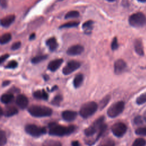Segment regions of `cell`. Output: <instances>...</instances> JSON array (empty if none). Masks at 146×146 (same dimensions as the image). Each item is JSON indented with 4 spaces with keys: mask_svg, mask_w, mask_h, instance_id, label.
<instances>
[{
    "mask_svg": "<svg viewBox=\"0 0 146 146\" xmlns=\"http://www.w3.org/2000/svg\"><path fill=\"white\" fill-rule=\"evenodd\" d=\"M15 20L14 15H7L5 17H3L1 20V25L3 27H8Z\"/></svg>",
    "mask_w": 146,
    "mask_h": 146,
    "instance_id": "obj_15",
    "label": "cell"
},
{
    "mask_svg": "<svg viewBox=\"0 0 146 146\" xmlns=\"http://www.w3.org/2000/svg\"><path fill=\"white\" fill-rule=\"evenodd\" d=\"M79 24V22H70L66 23L64 24H63L60 26V28H70V27H76L78 26Z\"/></svg>",
    "mask_w": 146,
    "mask_h": 146,
    "instance_id": "obj_31",
    "label": "cell"
},
{
    "mask_svg": "<svg viewBox=\"0 0 146 146\" xmlns=\"http://www.w3.org/2000/svg\"><path fill=\"white\" fill-rule=\"evenodd\" d=\"M21 42H19H19H16L14 44H12V46L11 47V48L13 50H16L21 47Z\"/></svg>",
    "mask_w": 146,
    "mask_h": 146,
    "instance_id": "obj_39",
    "label": "cell"
},
{
    "mask_svg": "<svg viewBox=\"0 0 146 146\" xmlns=\"http://www.w3.org/2000/svg\"><path fill=\"white\" fill-rule=\"evenodd\" d=\"M46 43L47 46L49 47L50 50L52 51H55L56 49V48L58 47V46L56 38H54V37L48 39L46 40Z\"/></svg>",
    "mask_w": 146,
    "mask_h": 146,
    "instance_id": "obj_18",
    "label": "cell"
},
{
    "mask_svg": "<svg viewBox=\"0 0 146 146\" xmlns=\"http://www.w3.org/2000/svg\"><path fill=\"white\" fill-rule=\"evenodd\" d=\"M137 1L139 2H146V0H137Z\"/></svg>",
    "mask_w": 146,
    "mask_h": 146,
    "instance_id": "obj_46",
    "label": "cell"
},
{
    "mask_svg": "<svg viewBox=\"0 0 146 146\" xmlns=\"http://www.w3.org/2000/svg\"><path fill=\"white\" fill-rule=\"evenodd\" d=\"M127 129V127L126 125L124 123L121 122L116 123L111 127L112 132L115 136L117 137L123 136L125 133Z\"/></svg>",
    "mask_w": 146,
    "mask_h": 146,
    "instance_id": "obj_8",
    "label": "cell"
},
{
    "mask_svg": "<svg viewBox=\"0 0 146 146\" xmlns=\"http://www.w3.org/2000/svg\"><path fill=\"white\" fill-rule=\"evenodd\" d=\"M1 6L2 8H6L7 6V1L6 0H0Z\"/></svg>",
    "mask_w": 146,
    "mask_h": 146,
    "instance_id": "obj_41",
    "label": "cell"
},
{
    "mask_svg": "<svg viewBox=\"0 0 146 146\" xmlns=\"http://www.w3.org/2000/svg\"><path fill=\"white\" fill-rule=\"evenodd\" d=\"M127 67L126 63L123 59L117 60L114 64V71L116 74L122 73Z\"/></svg>",
    "mask_w": 146,
    "mask_h": 146,
    "instance_id": "obj_11",
    "label": "cell"
},
{
    "mask_svg": "<svg viewBox=\"0 0 146 146\" xmlns=\"http://www.w3.org/2000/svg\"><path fill=\"white\" fill-rule=\"evenodd\" d=\"M14 99V95L11 93L4 94L2 95L1 98V102L3 104H9Z\"/></svg>",
    "mask_w": 146,
    "mask_h": 146,
    "instance_id": "obj_22",
    "label": "cell"
},
{
    "mask_svg": "<svg viewBox=\"0 0 146 146\" xmlns=\"http://www.w3.org/2000/svg\"><path fill=\"white\" fill-rule=\"evenodd\" d=\"M98 146H115V141L110 138H106L102 140Z\"/></svg>",
    "mask_w": 146,
    "mask_h": 146,
    "instance_id": "obj_25",
    "label": "cell"
},
{
    "mask_svg": "<svg viewBox=\"0 0 146 146\" xmlns=\"http://www.w3.org/2000/svg\"><path fill=\"white\" fill-rule=\"evenodd\" d=\"M143 118H144V120H145V121L146 122V110L144 111V112L143 113Z\"/></svg>",
    "mask_w": 146,
    "mask_h": 146,
    "instance_id": "obj_45",
    "label": "cell"
},
{
    "mask_svg": "<svg viewBox=\"0 0 146 146\" xmlns=\"http://www.w3.org/2000/svg\"><path fill=\"white\" fill-rule=\"evenodd\" d=\"M25 131L27 133L33 137H39L46 133V129L44 127H40L35 124H29L25 126Z\"/></svg>",
    "mask_w": 146,
    "mask_h": 146,
    "instance_id": "obj_7",
    "label": "cell"
},
{
    "mask_svg": "<svg viewBox=\"0 0 146 146\" xmlns=\"http://www.w3.org/2000/svg\"><path fill=\"white\" fill-rule=\"evenodd\" d=\"M119 44L117 43V39L116 37L113 38L112 42L111 43V48L112 50H115L118 48Z\"/></svg>",
    "mask_w": 146,
    "mask_h": 146,
    "instance_id": "obj_38",
    "label": "cell"
},
{
    "mask_svg": "<svg viewBox=\"0 0 146 146\" xmlns=\"http://www.w3.org/2000/svg\"><path fill=\"white\" fill-rule=\"evenodd\" d=\"M7 141V138L6 136L5 132L1 130L0 131V145L3 146L4 145Z\"/></svg>",
    "mask_w": 146,
    "mask_h": 146,
    "instance_id": "obj_32",
    "label": "cell"
},
{
    "mask_svg": "<svg viewBox=\"0 0 146 146\" xmlns=\"http://www.w3.org/2000/svg\"><path fill=\"white\" fill-rule=\"evenodd\" d=\"M107 1H110V2H113V1H115V0H107Z\"/></svg>",
    "mask_w": 146,
    "mask_h": 146,
    "instance_id": "obj_47",
    "label": "cell"
},
{
    "mask_svg": "<svg viewBox=\"0 0 146 146\" xmlns=\"http://www.w3.org/2000/svg\"><path fill=\"white\" fill-rule=\"evenodd\" d=\"M107 125L106 124H103L102 125V127H100V128L99 129V131L98 132V133L96 135V137L95 139V142L96 141H97L103 135V134L104 133V132L107 129Z\"/></svg>",
    "mask_w": 146,
    "mask_h": 146,
    "instance_id": "obj_29",
    "label": "cell"
},
{
    "mask_svg": "<svg viewBox=\"0 0 146 146\" xmlns=\"http://www.w3.org/2000/svg\"><path fill=\"white\" fill-rule=\"evenodd\" d=\"M104 117L101 116L99 117L96 120H95L90 126L85 129L84 132L87 137H90L93 136L96 133L98 134V132L102 125L104 124Z\"/></svg>",
    "mask_w": 146,
    "mask_h": 146,
    "instance_id": "obj_5",
    "label": "cell"
},
{
    "mask_svg": "<svg viewBox=\"0 0 146 146\" xmlns=\"http://www.w3.org/2000/svg\"><path fill=\"white\" fill-rule=\"evenodd\" d=\"M63 98L61 95H58L56 96H55L54 99L52 100L51 101V104L53 105H55V106H59L60 103V102L62 101Z\"/></svg>",
    "mask_w": 146,
    "mask_h": 146,
    "instance_id": "obj_33",
    "label": "cell"
},
{
    "mask_svg": "<svg viewBox=\"0 0 146 146\" xmlns=\"http://www.w3.org/2000/svg\"><path fill=\"white\" fill-rule=\"evenodd\" d=\"M110 98H111L110 95H107L101 100V101L100 102V104H99L100 109H102V110L103 109L107 106V104L108 103V102L110 100Z\"/></svg>",
    "mask_w": 146,
    "mask_h": 146,
    "instance_id": "obj_27",
    "label": "cell"
},
{
    "mask_svg": "<svg viewBox=\"0 0 146 146\" xmlns=\"http://www.w3.org/2000/svg\"><path fill=\"white\" fill-rule=\"evenodd\" d=\"M17 106L21 109L26 108L29 104V100L27 98L22 94L18 95L15 100Z\"/></svg>",
    "mask_w": 146,
    "mask_h": 146,
    "instance_id": "obj_12",
    "label": "cell"
},
{
    "mask_svg": "<svg viewBox=\"0 0 146 146\" xmlns=\"http://www.w3.org/2000/svg\"><path fill=\"white\" fill-rule=\"evenodd\" d=\"M47 58V55H41L36 56L31 59V62L33 63H35V64L38 63H39V62L45 60Z\"/></svg>",
    "mask_w": 146,
    "mask_h": 146,
    "instance_id": "obj_26",
    "label": "cell"
},
{
    "mask_svg": "<svg viewBox=\"0 0 146 146\" xmlns=\"http://www.w3.org/2000/svg\"><path fill=\"white\" fill-rule=\"evenodd\" d=\"M146 141L143 138H137L133 143L132 146H145Z\"/></svg>",
    "mask_w": 146,
    "mask_h": 146,
    "instance_id": "obj_28",
    "label": "cell"
},
{
    "mask_svg": "<svg viewBox=\"0 0 146 146\" xmlns=\"http://www.w3.org/2000/svg\"><path fill=\"white\" fill-rule=\"evenodd\" d=\"M11 39V35L10 33H5L1 35L0 38V43L1 44H6L10 41Z\"/></svg>",
    "mask_w": 146,
    "mask_h": 146,
    "instance_id": "obj_24",
    "label": "cell"
},
{
    "mask_svg": "<svg viewBox=\"0 0 146 146\" xmlns=\"http://www.w3.org/2000/svg\"><path fill=\"white\" fill-rule=\"evenodd\" d=\"M144 120V118L141 116H137L134 118L133 121L136 125H141L143 123Z\"/></svg>",
    "mask_w": 146,
    "mask_h": 146,
    "instance_id": "obj_37",
    "label": "cell"
},
{
    "mask_svg": "<svg viewBox=\"0 0 146 146\" xmlns=\"http://www.w3.org/2000/svg\"><path fill=\"white\" fill-rule=\"evenodd\" d=\"M124 102L119 101L112 104L107 110V115L111 118L115 117L119 115L124 110Z\"/></svg>",
    "mask_w": 146,
    "mask_h": 146,
    "instance_id": "obj_6",
    "label": "cell"
},
{
    "mask_svg": "<svg viewBox=\"0 0 146 146\" xmlns=\"http://www.w3.org/2000/svg\"><path fill=\"white\" fill-rule=\"evenodd\" d=\"M84 51V47L80 44H76L70 47L67 50V54L69 55H76L82 54Z\"/></svg>",
    "mask_w": 146,
    "mask_h": 146,
    "instance_id": "obj_10",
    "label": "cell"
},
{
    "mask_svg": "<svg viewBox=\"0 0 146 146\" xmlns=\"http://www.w3.org/2000/svg\"><path fill=\"white\" fill-rule=\"evenodd\" d=\"M71 146H80V143L78 141H72L71 143Z\"/></svg>",
    "mask_w": 146,
    "mask_h": 146,
    "instance_id": "obj_42",
    "label": "cell"
},
{
    "mask_svg": "<svg viewBox=\"0 0 146 146\" xmlns=\"http://www.w3.org/2000/svg\"><path fill=\"white\" fill-rule=\"evenodd\" d=\"M42 146H62L60 141L55 140H47L44 141Z\"/></svg>",
    "mask_w": 146,
    "mask_h": 146,
    "instance_id": "obj_23",
    "label": "cell"
},
{
    "mask_svg": "<svg viewBox=\"0 0 146 146\" xmlns=\"http://www.w3.org/2000/svg\"><path fill=\"white\" fill-rule=\"evenodd\" d=\"M98 105L95 102H88L83 104L79 110L80 115L87 119L92 116L98 110Z\"/></svg>",
    "mask_w": 146,
    "mask_h": 146,
    "instance_id": "obj_3",
    "label": "cell"
},
{
    "mask_svg": "<svg viewBox=\"0 0 146 146\" xmlns=\"http://www.w3.org/2000/svg\"><path fill=\"white\" fill-rule=\"evenodd\" d=\"M18 63L15 60H11L9 62L7 65H6L5 67L7 68H15L17 67Z\"/></svg>",
    "mask_w": 146,
    "mask_h": 146,
    "instance_id": "obj_36",
    "label": "cell"
},
{
    "mask_svg": "<svg viewBox=\"0 0 146 146\" xmlns=\"http://www.w3.org/2000/svg\"><path fill=\"white\" fill-rule=\"evenodd\" d=\"M136 134L141 136H146V127H139L135 130Z\"/></svg>",
    "mask_w": 146,
    "mask_h": 146,
    "instance_id": "obj_35",
    "label": "cell"
},
{
    "mask_svg": "<svg viewBox=\"0 0 146 146\" xmlns=\"http://www.w3.org/2000/svg\"><path fill=\"white\" fill-rule=\"evenodd\" d=\"M80 66V63L76 60H71L68 62L65 67L63 68L62 72L64 75H68L79 68Z\"/></svg>",
    "mask_w": 146,
    "mask_h": 146,
    "instance_id": "obj_9",
    "label": "cell"
},
{
    "mask_svg": "<svg viewBox=\"0 0 146 146\" xmlns=\"http://www.w3.org/2000/svg\"><path fill=\"white\" fill-rule=\"evenodd\" d=\"M30 114L34 117H46L50 116L52 113L51 108L40 105H32L28 108Z\"/></svg>",
    "mask_w": 146,
    "mask_h": 146,
    "instance_id": "obj_2",
    "label": "cell"
},
{
    "mask_svg": "<svg viewBox=\"0 0 146 146\" xmlns=\"http://www.w3.org/2000/svg\"><path fill=\"white\" fill-rule=\"evenodd\" d=\"M18 112V111L16 107L14 106H7L4 111H3V115L6 117H10L13 115H16Z\"/></svg>",
    "mask_w": 146,
    "mask_h": 146,
    "instance_id": "obj_16",
    "label": "cell"
},
{
    "mask_svg": "<svg viewBox=\"0 0 146 146\" xmlns=\"http://www.w3.org/2000/svg\"><path fill=\"white\" fill-rule=\"evenodd\" d=\"M10 81H9V80H5V81L3 82V83H2V86H3V87L9 85V84H10Z\"/></svg>",
    "mask_w": 146,
    "mask_h": 146,
    "instance_id": "obj_43",
    "label": "cell"
},
{
    "mask_svg": "<svg viewBox=\"0 0 146 146\" xmlns=\"http://www.w3.org/2000/svg\"><path fill=\"white\" fill-rule=\"evenodd\" d=\"M79 16V13L78 11L73 10V11H70L68 12L65 15V18L68 19V18H77Z\"/></svg>",
    "mask_w": 146,
    "mask_h": 146,
    "instance_id": "obj_30",
    "label": "cell"
},
{
    "mask_svg": "<svg viewBox=\"0 0 146 146\" xmlns=\"http://www.w3.org/2000/svg\"><path fill=\"white\" fill-rule=\"evenodd\" d=\"M128 21L129 25L133 27H142L146 23V17L143 13L138 12L132 14L129 17Z\"/></svg>",
    "mask_w": 146,
    "mask_h": 146,
    "instance_id": "obj_4",
    "label": "cell"
},
{
    "mask_svg": "<svg viewBox=\"0 0 146 146\" xmlns=\"http://www.w3.org/2000/svg\"><path fill=\"white\" fill-rule=\"evenodd\" d=\"M35 34H34V33L31 34L30 35V37H29L30 40H33V39H34L35 38Z\"/></svg>",
    "mask_w": 146,
    "mask_h": 146,
    "instance_id": "obj_44",
    "label": "cell"
},
{
    "mask_svg": "<svg viewBox=\"0 0 146 146\" xmlns=\"http://www.w3.org/2000/svg\"><path fill=\"white\" fill-rule=\"evenodd\" d=\"M94 22L91 20L85 22L82 25V29L86 34H90L93 28Z\"/></svg>",
    "mask_w": 146,
    "mask_h": 146,
    "instance_id": "obj_20",
    "label": "cell"
},
{
    "mask_svg": "<svg viewBox=\"0 0 146 146\" xmlns=\"http://www.w3.org/2000/svg\"><path fill=\"white\" fill-rule=\"evenodd\" d=\"M33 96L35 98L38 99H43V100H47L48 99V94L47 92L44 90H38L35 91L33 93Z\"/></svg>",
    "mask_w": 146,
    "mask_h": 146,
    "instance_id": "obj_19",
    "label": "cell"
},
{
    "mask_svg": "<svg viewBox=\"0 0 146 146\" xmlns=\"http://www.w3.org/2000/svg\"><path fill=\"white\" fill-rule=\"evenodd\" d=\"M63 60L62 59H56L51 61L48 64V69L51 71H56L62 64Z\"/></svg>",
    "mask_w": 146,
    "mask_h": 146,
    "instance_id": "obj_14",
    "label": "cell"
},
{
    "mask_svg": "<svg viewBox=\"0 0 146 146\" xmlns=\"http://www.w3.org/2000/svg\"><path fill=\"white\" fill-rule=\"evenodd\" d=\"M83 74H77L74 79V81H73V84H74V86L75 88H78L79 87L82 83H83Z\"/></svg>",
    "mask_w": 146,
    "mask_h": 146,
    "instance_id": "obj_21",
    "label": "cell"
},
{
    "mask_svg": "<svg viewBox=\"0 0 146 146\" xmlns=\"http://www.w3.org/2000/svg\"><path fill=\"white\" fill-rule=\"evenodd\" d=\"M49 135L57 136H63L64 135H69L73 133L76 127L71 125L68 127L59 125L55 123H51L48 124Z\"/></svg>",
    "mask_w": 146,
    "mask_h": 146,
    "instance_id": "obj_1",
    "label": "cell"
},
{
    "mask_svg": "<svg viewBox=\"0 0 146 146\" xmlns=\"http://www.w3.org/2000/svg\"><path fill=\"white\" fill-rule=\"evenodd\" d=\"M134 47L136 52L139 55H144V49L142 42L140 39H136L134 43Z\"/></svg>",
    "mask_w": 146,
    "mask_h": 146,
    "instance_id": "obj_17",
    "label": "cell"
},
{
    "mask_svg": "<svg viewBox=\"0 0 146 146\" xmlns=\"http://www.w3.org/2000/svg\"><path fill=\"white\" fill-rule=\"evenodd\" d=\"M146 102V93L140 95L136 99V103L139 105H141Z\"/></svg>",
    "mask_w": 146,
    "mask_h": 146,
    "instance_id": "obj_34",
    "label": "cell"
},
{
    "mask_svg": "<svg viewBox=\"0 0 146 146\" xmlns=\"http://www.w3.org/2000/svg\"><path fill=\"white\" fill-rule=\"evenodd\" d=\"M77 115V112L75 111L66 110L62 112V116L64 120L67 121H71L75 119Z\"/></svg>",
    "mask_w": 146,
    "mask_h": 146,
    "instance_id": "obj_13",
    "label": "cell"
},
{
    "mask_svg": "<svg viewBox=\"0 0 146 146\" xmlns=\"http://www.w3.org/2000/svg\"><path fill=\"white\" fill-rule=\"evenodd\" d=\"M9 56V55L7 54H4V55H2V56H1V59H0V63H3L5 60H6V59L8 58Z\"/></svg>",
    "mask_w": 146,
    "mask_h": 146,
    "instance_id": "obj_40",
    "label": "cell"
}]
</instances>
